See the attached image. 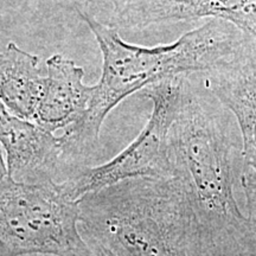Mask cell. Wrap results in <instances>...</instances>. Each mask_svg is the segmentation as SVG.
Wrapping results in <instances>:
<instances>
[{
  "label": "cell",
  "mask_w": 256,
  "mask_h": 256,
  "mask_svg": "<svg viewBox=\"0 0 256 256\" xmlns=\"http://www.w3.org/2000/svg\"><path fill=\"white\" fill-rule=\"evenodd\" d=\"M230 114L206 88L202 74L185 75L168 132L170 156L174 176L190 194L216 256H252L248 220L234 194L242 147Z\"/></svg>",
  "instance_id": "6da1fadb"
},
{
  "label": "cell",
  "mask_w": 256,
  "mask_h": 256,
  "mask_svg": "<svg viewBox=\"0 0 256 256\" xmlns=\"http://www.w3.org/2000/svg\"><path fill=\"white\" fill-rule=\"evenodd\" d=\"M102 54V75L92 86L87 110L60 136L64 154L76 168L90 166L100 153V132L108 114L134 92L162 80L209 72L235 51L247 34L220 19L184 34L174 43L153 48L124 42L119 31L78 10Z\"/></svg>",
  "instance_id": "7a4b0ae2"
},
{
  "label": "cell",
  "mask_w": 256,
  "mask_h": 256,
  "mask_svg": "<svg viewBox=\"0 0 256 256\" xmlns=\"http://www.w3.org/2000/svg\"><path fill=\"white\" fill-rule=\"evenodd\" d=\"M78 209L86 242L115 256H216L176 176L126 179L83 196Z\"/></svg>",
  "instance_id": "3957f363"
},
{
  "label": "cell",
  "mask_w": 256,
  "mask_h": 256,
  "mask_svg": "<svg viewBox=\"0 0 256 256\" xmlns=\"http://www.w3.org/2000/svg\"><path fill=\"white\" fill-rule=\"evenodd\" d=\"M80 209L60 184L0 183V256H88Z\"/></svg>",
  "instance_id": "277c9868"
},
{
  "label": "cell",
  "mask_w": 256,
  "mask_h": 256,
  "mask_svg": "<svg viewBox=\"0 0 256 256\" xmlns=\"http://www.w3.org/2000/svg\"><path fill=\"white\" fill-rule=\"evenodd\" d=\"M184 78L185 75H180L162 80L140 92V96L153 104L148 122L134 142L110 162L83 168L68 182L60 184L70 200L78 202L86 194L126 179L174 176L168 132L180 104Z\"/></svg>",
  "instance_id": "5b68a950"
},
{
  "label": "cell",
  "mask_w": 256,
  "mask_h": 256,
  "mask_svg": "<svg viewBox=\"0 0 256 256\" xmlns=\"http://www.w3.org/2000/svg\"><path fill=\"white\" fill-rule=\"evenodd\" d=\"M0 144L8 177L16 183L62 184L81 170L66 159L60 136L10 113L2 101Z\"/></svg>",
  "instance_id": "8992f818"
},
{
  "label": "cell",
  "mask_w": 256,
  "mask_h": 256,
  "mask_svg": "<svg viewBox=\"0 0 256 256\" xmlns=\"http://www.w3.org/2000/svg\"><path fill=\"white\" fill-rule=\"evenodd\" d=\"M206 88L235 116L242 162H256V38L246 36L235 51L202 74Z\"/></svg>",
  "instance_id": "52a82bcc"
},
{
  "label": "cell",
  "mask_w": 256,
  "mask_h": 256,
  "mask_svg": "<svg viewBox=\"0 0 256 256\" xmlns=\"http://www.w3.org/2000/svg\"><path fill=\"white\" fill-rule=\"evenodd\" d=\"M204 18L224 20L256 38V0H130L104 25L119 31Z\"/></svg>",
  "instance_id": "ba28073f"
},
{
  "label": "cell",
  "mask_w": 256,
  "mask_h": 256,
  "mask_svg": "<svg viewBox=\"0 0 256 256\" xmlns=\"http://www.w3.org/2000/svg\"><path fill=\"white\" fill-rule=\"evenodd\" d=\"M83 78V69L72 60L62 55L50 57L34 122L51 133L78 124L92 94V86H86Z\"/></svg>",
  "instance_id": "9c48e42d"
},
{
  "label": "cell",
  "mask_w": 256,
  "mask_h": 256,
  "mask_svg": "<svg viewBox=\"0 0 256 256\" xmlns=\"http://www.w3.org/2000/svg\"><path fill=\"white\" fill-rule=\"evenodd\" d=\"M46 78L40 57L10 42L0 51V101L10 113L34 122Z\"/></svg>",
  "instance_id": "30bf717a"
},
{
  "label": "cell",
  "mask_w": 256,
  "mask_h": 256,
  "mask_svg": "<svg viewBox=\"0 0 256 256\" xmlns=\"http://www.w3.org/2000/svg\"><path fill=\"white\" fill-rule=\"evenodd\" d=\"M241 184L247 204V220L252 238V256H256V162H242Z\"/></svg>",
  "instance_id": "8fae6325"
},
{
  "label": "cell",
  "mask_w": 256,
  "mask_h": 256,
  "mask_svg": "<svg viewBox=\"0 0 256 256\" xmlns=\"http://www.w3.org/2000/svg\"><path fill=\"white\" fill-rule=\"evenodd\" d=\"M130 0H80L78 10L92 16V18L106 24L114 14L122 8Z\"/></svg>",
  "instance_id": "7c38bea8"
},
{
  "label": "cell",
  "mask_w": 256,
  "mask_h": 256,
  "mask_svg": "<svg viewBox=\"0 0 256 256\" xmlns=\"http://www.w3.org/2000/svg\"><path fill=\"white\" fill-rule=\"evenodd\" d=\"M30 2V0H0V22L5 17L19 14Z\"/></svg>",
  "instance_id": "4fadbf2b"
},
{
  "label": "cell",
  "mask_w": 256,
  "mask_h": 256,
  "mask_svg": "<svg viewBox=\"0 0 256 256\" xmlns=\"http://www.w3.org/2000/svg\"><path fill=\"white\" fill-rule=\"evenodd\" d=\"M89 247H90V254L88 256H115L114 254H112L110 250L101 247V246L95 244V243H88Z\"/></svg>",
  "instance_id": "5bb4252c"
},
{
  "label": "cell",
  "mask_w": 256,
  "mask_h": 256,
  "mask_svg": "<svg viewBox=\"0 0 256 256\" xmlns=\"http://www.w3.org/2000/svg\"><path fill=\"white\" fill-rule=\"evenodd\" d=\"M6 178H8V165H6V159L4 156V148L0 144V183Z\"/></svg>",
  "instance_id": "9a60e30c"
},
{
  "label": "cell",
  "mask_w": 256,
  "mask_h": 256,
  "mask_svg": "<svg viewBox=\"0 0 256 256\" xmlns=\"http://www.w3.org/2000/svg\"><path fill=\"white\" fill-rule=\"evenodd\" d=\"M232 256H247V255H232Z\"/></svg>",
  "instance_id": "2e32d148"
}]
</instances>
